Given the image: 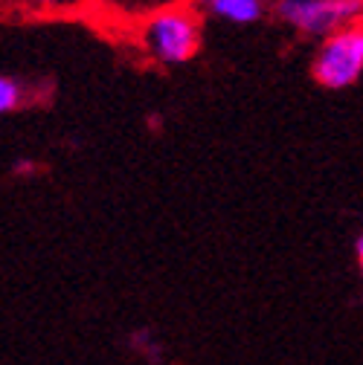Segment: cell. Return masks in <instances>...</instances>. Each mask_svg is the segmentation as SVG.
I'll use <instances>...</instances> for the list:
<instances>
[{
	"label": "cell",
	"mask_w": 363,
	"mask_h": 365,
	"mask_svg": "<svg viewBox=\"0 0 363 365\" xmlns=\"http://www.w3.org/2000/svg\"><path fill=\"white\" fill-rule=\"evenodd\" d=\"M140 47L166 67L187 64L201 47V21L187 0L151 9L140 21Z\"/></svg>",
	"instance_id": "obj_1"
},
{
	"label": "cell",
	"mask_w": 363,
	"mask_h": 365,
	"mask_svg": "<svg viewBox=\"0 0 363 365\" xmlns=\"http://www.w3.org/2000/svg\"><path fill=\"white\" fill-rule=\"evenodd\" d=\"M311 73L329 90H346L363 76V24L343 26L317 47Z\"/></svg>",
	"instance_id": "obj_2"
},
{
	"label": "cell",
	"mask_w": 363,
	"mask_h": 365,
	"mask_svg": "<svg viewBox=\"0 0 363 365\" xmlns=\"http://www.w3.org/2000/svg\"><path fill=\"white\" fill-rule=\"evenodd\" d=\"M277 15L302 35L326 38L343 26L363 24V0H279Z\"/></svg>",
	"instance_id": "obj_3"
},
{
	"label": "cell",
	"mask_w": 363,
	"mask_h": 365,
	"mask_svg": "<svg viewBox=\"0 0 363 365\" xmlns=\"http://www.w3.org/2000/svg\"><path fill=\"white\" fill-rule=\"evenodd\" d=\"M209 12L227 24L247 26L264 15V0H209Z\"/></svg>",
	"instance_id": "obj_4"
},
{
	"label": "cell",
	"mask_w": 363,
	"mask_h": 365,
	"mask_svg": "<svg viewBox=\"0 0 363 365\" xmlns=\"http://www.w3.org/2000/svg\"><path fill=\"white\" fill-rule=\"evenodd\" d=\"M128 351L134 356H140L146 365H166V359H169L166 342L157 336L154 328H134L128 334Z\"/></svg>",
	"instance_id": "obj_5"
},
{
	"label": "cell",
	"mask_w": 363,
	"mask_h": 365,
	"mask_svg": "<svg viewBox=\"0 0 363 365\" xmlns=\"http://www.w3.org/2000/svg\"><path fill=\"white\" fill-rule=\"evenodd\" d=\"M12 4L32 15H79L94 9L99 0H12Z\"/></svg>",
	"instance_id": "obj_6"
},
{
	"label": "cell",
	"mask_w": 363,
	"mask_h": 365,
	"mask_svg": "<svg viewBox=\"0 0 363 365\" xmlns=\"http://www.w3.org/2000/svg\"><path fill=\"white\" fill-rule=\"evenodd\" d=\"M24 96H26L24 87L12 76H0V116L18 110L21 102H24Z\"/></svg>",
	"instance_id": "obj_7"
},
{
	"label": "cell",
	"mask_w": 363,
	"mask_h": 365,
	"mask_svg": "<svg viewBox=\"0 0 363 365\" xmlns=\"http://www.w3.org/2000/svg\"><path fill=\"white\" fill-rule=\"evenodd\" d=\"M111 4H114L119 12H128V15H149L151 9L177 4V0H111Z\"/></svg>",
	"instance_id": "obj_8"
},
{
	"label": "cell",
	"mask_w": 363,
	"mask_h": 365,
	"mask_svg": "<svg viewBox=\"0 0 363 365\" xmlns=\"http://www.w3.org/2000/svg\"><path fill=\"white\" fill-rule=\"evenodd\" d=\"M354 258H357V267H360V272H363V232H360L357 241H354Z\"/></svg>",
	"instance_id": "obj_9"
},
{
	"label": "cell",
	"mask_w": 363,
	"mask_h": 365,
	"mask_svg": "<svg viewBox=\"0 0 363 365\" xmlns=\"http://www.w3.org/2000/svg\"><path fill=\"white\" fill-rule=\"evenodd\" d=\"M187 4H189V6H207L209 0H187Z\"/></svg>",
	"instance_id": "obj_10"
}]
</instances>
